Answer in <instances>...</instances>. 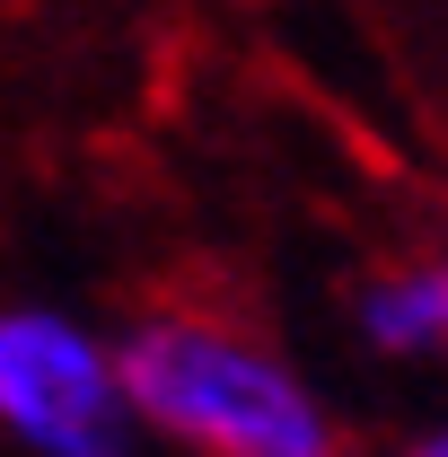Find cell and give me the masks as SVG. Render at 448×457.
<instances>
[{
	"mask_svg": "<svg viewBox=\"0 0 448 457\" xmlns=\"http://www.w3.org/2000/svg\"><path fill=\"white\" fill-rule=\"evenodd\" d=\"M132 431L185 457H290L326 449L335 413L281 361L264 335L203 317V308H150L114 335Z\"/></svg>",
	"mask_w": 448,
	"mask_h": 457,
	"instance_id": "6da1fadb",
	"label": "cell"
},
{
	"mask_svg": "<svg viewBox=\"0 0 448 457\" xmlns=\"http://www.w3.org/2000/svg\"><path fill=\"white\" fill-rule=\"evenodd\" d=\"M0 440L27 457H141L114 343L71 308H0Z\"/></svg>",
	"mask_w": 448,
	"mask_h": 457,
	"instance_id": "7a4b0ae2",
	"label": "cell"
},
{
	"mask_svg": "<svg viewBox=\"0 0 448 457\" xmlns=\"http://www.w3.org/2000/svg\"><path fill=\"white\" fill-rule=\"evenodd\" d=\"M395 457H448V422H431L422 440H404V449H395Z\"/></svg>",
	"mask_w": 448,
	"mask_h": 457,
	"instance_id": "277c9868",
	"label": "cell"
},
{
	"mask_svg": "<svg viewBox=\"0 0 448 457\" xmlns=\"http://www.w3.org/2000/svg\"><path fill=\"white\" fill-rule=\"evenodd\" d=\"M290 457H352V449H343V440H326V449H290Z\"/></svg>",
	"mask_w": 448,
	"mask_h": 457,
	"instance_id": "5b68a950",
	"label": "cell"
},
{
	"mask_svg": "<svg viewBox=\"0 0 448 457\" xmlns=\"http://www.w3.org/2000/svg\"><path fill=\"white\" fill-rule=\"evenodd\" d=\"M352 326L387 361H448V255L369 273L352 299Z\"/></svg>",
	"mask_w": 448,
	"mask_h": 457,
	"instance_id": "3957f363",
	"label": "cell"
}]
</instances>
